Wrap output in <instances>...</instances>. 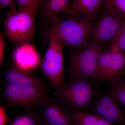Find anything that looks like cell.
Listing matches in <instances>:
<instances>
[{
	"mask_svg": "<svg viewBox=\"0 0 125 125\" xmlns=\"http://www.w3.org/2000/svg\"><path fill=\"white\" fill-rule=\"evenodd\" d=\"M5 33L0 32V65L2 66L4 61V53L6 43L5 39Z\"/></svg>",
	"mask_w": 125,
	"mask_h": 125,
	"instance_id": "cell-21",
	"label": "cell"
},
{
	"mask_svg": "<svg viewBox=\"0 0 125 125\" xmlns=\"http://www.w3.org/2000/svg\"><path fill=\"white\" fill-rule=\"evenodd\" d=\"M88 108L90 109L92 113L112 123H120L125 121V113L109 94L98 96L92 102Z\"/></svg>",
	"mask_w": 125,
	"mask_h": 125,
	"instance_id": "cell-10",
	"label": "cell"
},
{
	"mask_svg": "<svg viewBox=\"0 0 125 125\" xmlns=\"http://www.w3.org/2000/svg\"><path fill=\"white\" fill-rule=\"evenodd\" d=\"M103 48L86 43L72 56L69 64L71 76L88 79L96 72Z\"/></svg>",
	"mask_w": 125,
	"mask_h": 125,
	"instance_id": "cell-8",
	"label": "cell"
},
{
	"mask_svg": "<svg viewBox=\"0 0 125 125\" xmlns=\"http://www.w3.org/2000/svg\"><path fill=\"white\" fill-rule=\"evenodd\" d=\"M125 65V53L109 44L103 49L93 79L100 82H109L118 78Z\"/></svg>",
	"mask_w": 125,
	"mask_h": 125,
	"instance_id": "cell-7",
	"label": "cell"
},
{
	"mask_svg": "<svg viewBox=\"0 0 125 125\" xmlns=\"http://www.w3.org/2000/svg\"><path fill=\"white\" fill-rule=\"evenodd\" d=\"M105 3V0H72L62 13L75 16L95 23L100 17Z\"/></svg>",
	"mask_w": 125,
	"mask_h": 125,
	"instance_id": "cell-11",
	"label": "cell"
},
{
	"mask_svg": "<svg viewBox=\"0 0 125 125\" xmlns=\"http://www.w3.org/2000/svg\"><path fill=\"white\" fill-rule=\"evenodd\" d=\"M35 10H10L6 14L3 28L5 34L11 42H27L36 33Z\"/></svg>",
	"mask_w": 125,
	"mask_h": 125,
	"instance_id": "cell-4",
	"label": "cell"
},
{
	"mask_svg": "<svg viewBox=\"0 0 125 125\" xmlns=\"http://www.w3.org/2000/svg\"><path fill=\"white\" fill-rule=\"evenodd\" d=\"M15 0H0V7L1 9L9 8L10 10H17Z\"/></svg>",
	"mask_w": 125,
	"mask_h": 125,
	"instance_id": "cell-22",
	"label": "cell"
},
{
	"mask_svg": "<svg viewBox=\"0 0 125 125\" xmlns=\"http://www.w3.org/2000/svg\"><path fill=\"white\" fill-rule=\"evenodd\" d=\"M95 23L65 13L58 16L52 24L51 35L63 46L81 48L87 43Z\"/></svg>",
	"mask_w": 125,
	"mask_h": 125,
	"instance_id": "cell-1",
	"label": "cell"
},
{
	"mask_svg": "<svg viewBox=\"0 0 125 125\" xmlns=\"http://www.w3.org/2000/svg\"><path fill=\"white\" fill-rule=\"evenodd\" d=\"M63 46L51 36L49 47L41 62L42 73L55 90L54 94L64 84Z\"/></svg>",
	"mask_w": 125,
	"mask_h": 125,
	"instance_id": "cell-5",
	"label": "cell"
},
{
	"mask_svg": "<svg viewBox=\"0 0 125 125\" xmlns=\"http://www.w3.org/2000/svg\"><path fill=\"white\" fill-rule=\"evenodd\" d=\"M18 10H36L40 0H15Z\"/></svg>",
	"mask_w": 125,
	"mask_h": 125,
	"instance_id": "cell-20",
	"label": "cell"
},
{
	"mask_svg": "<svg viewBox=\"0 0 125 125\" xmlns=\"http://www.w3.org/2000/svg\"><path fill=\"white\" fill-rule=\"evenodd\" d=\"M118 78H120L125 79V65L122 71L121 72L120 76Z\"/></svg>",
	"mask_w": 125,
	"mask_h": 125,
	"instance_id": "cell-24",
	"label": "cell"
},
{
	"mask_svg": "<svg viewBox=\"0 0 125 125\" xmlns=\"http://www.w3.org/2000/svg\"><path fill=\"white\" fill-rule=\"evenodd\" d=\"M55 94L58 101L70 110L83 112L94 101L96 91L88 79L71 76L61 90Z\"/></svg>",
	"mask_w": 125,
	"mask_h": 125,
	"instance_id": "cell-3",
	"label": "cell"
},
{
	"mask_svg": "<svg viewBox=\"0 0 125 125\" xmlns=\"http://www.w3.org/2000/svg\"><path fill=\"white\" fill-rule=\"evenodd\" d=\"M6 84L23 87H39L46 84L42 78L32 71L14 65L7 70L4 76Z\"/></svg>",
	"mask_w": 125,
	"mask_h": 125,
	"instance_id": "cell-12",
	"label": "cell"
},
{
	"mask_svg": "<svg viewBox=\"0 0 125 125\" xmlns=\"http://www.w3.org/2000/svg\"><path fill=\"white\" fill-rule=\"evenodd\" d=\"M74 125H115L93 113H88L74 109L70 110Z\"/></svg>",
	"mask_w": 125,
	"mask_h": 125,
	"instance_id": "cell-15",
	"label": "cell"
},
{
	"mask_svg": "<svg viewBox=\"0 0 125 125\" xmlns=\"http://www.w3.org/2000/svg\"><path fill=\"white\" fill-rule=\"evenodd\" d=\"M105 4L114 9L125 20V0H105Z\"/></svg>",
	"mask_w": 125,
	"mask_h": 125,
	"instance_id": "cell-19",
	"label": "cell"
},
{
	"mask_svg": "<svg viewBox=\"0 0 125 125\" xmlns=\"http://www.w3.org/2000/svg\"></svg>",
	"mask_w": 125,
	"mask_h": 125,
	"instance_id": "cell-25",
	"label": "cell"
},
{
	"mask_svg": "<svg viewBox=\"0 0 125 125\" xmlns=\"http://www.w3.org/2000/svg\"><path fill=\"white\" fill-rule=\"evenodd\" d=\"M46 84L42 86L23 87L6 84L2 89L4 100L8 107H20L24 113H33L37 105L41 106L49 98Z\"/></svg>",
	"mask_w": 125,
	"mask_h": 125,
	"instance_id": "cell-2",
	"label": "cell"
},
{
	"mask_svg": "<svg viewBox=\"0 0 125 125\" xmlns=\"http://www.w3.org/2000/svg\"><path fill=\"white\" fill-rule=\"evenodd\" d=\"M109 44L114 45L125 53V20Z\"/></svg>",
	"mask_w": 125,
	"mask_h": 125,
	"instance_id": "cell-18",
	"label": "cell"
},
{
	"mask_svg": "<svg viewBox=\"0 0 125 125\" xmlns=\"http://www.w3.org/2000/svg\"><path fill=\"white\" fill-rule=\"evenodd\" d=\"M59 101L49 98L34 112L38 125H74L70 113Z\"/></svg>",
	"mask_w": 125,
	"mask_h": 125,
	"instance_id": "cell-9",
	"label": "cell"
},
{
	"mask_svg": "<svg viewBox=\"0 0 125 125\" xmlns=\"http://www.w3.org/2000/svg\"><path fill=\"white\" fill-rule=\"evenodd\" d=\"M72 0H44L41 15L46 22L52 24L68 7Z\"/></svg>",
	"mask_w": 125,
	"mask_h": 125,
	"instance_id": "cell-14",
	"label": "cell"
},
{
	"mask_svg": "<svg viewBox=\"0 0 125 125\" xmlns=\"http://www.w3.org/2000/svg\"><path fill=\"white\" fill-rule=\"evenodd\" d=\"M109 83V94L118 104L125 107V79L118 78Z\"/></svg>",
	"mask_w": 125,
	"mask_h": 125,
	"instance_id": "cell-16",
	"label": "cell"
},
{
	"mask_svg": "<svg viewBox=\"0 0 125 125\" xmlns=\"http://www.w3.org/2000/svg\"><path fill=\"white\" fill-rule=\"evenodd\" d=\"M5 125H38L35 115L33 113H24L15 115L8 119Z\"/></svg>",
	"mask_w": 125,
	"mask_h": 125,
	"instance_id": "cell-17",
	"label": "cell"
},
{
	"mask_svg": "<svg viewBox=\"0 0 125 125\" xmlns=\"http://www.w3.org/2000/svg\"><path fill=\"white\" fill-rule=\"evenodd\" d=\"M125 20L114 9L105 4L87 43L104 48L110 44Z\"/></svg>",
	"mask_w": 125,
	"mask_h": 125,
	"instance_id": "cell-6",
	"label": "cell"
},
{
	"mask_svg": "<svg viewBox=\"0 0 125 125\" xmlns=\"http://www.w3.org/2000/svg\"><path fill=\"white\" fill-rule=\"evenodd\" d=\"M0 125H5L7 120L6 115L4 107L0 106Z\"/></svg>",
	"mask_w": 125,
	"mask_h": 125,
	"instance_id": "cell-23",
	"label": "cell"
},
{
	"mask_svg": "<svg viewBox=\"0 0 125 125\" xmlns=\"http://www.w3.org/2000/svg\"><path fill=\"white\" fill-rule=\"evenodd\" d=\"M14 65L23 69L31 71L40 64V57L34 47L28 42L21 43L13 51Z\"/></svg>",
	"mask_w": 125,
	"mask_h": 125,
	"instance_id": "cell-13",
	"label": "cell"
}]
</instances>
